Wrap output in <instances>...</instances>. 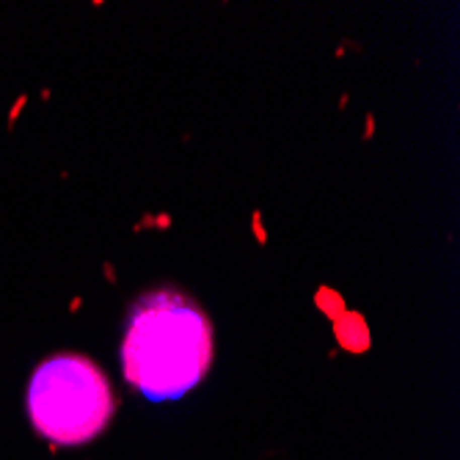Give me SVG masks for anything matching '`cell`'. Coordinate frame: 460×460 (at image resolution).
<instances>
[{
    "instance_id": "obj_1",
    "label": "cell",
    "mask_w": 460,
    "mask_h": 460,
    "mask_svg": "<svg viewBox=\"0 0 460 460\" xmlns=\"http://www.w3.org/2000/svg\"><path fill=\"white\" fill-rule=\"evenodd\" d=\"M207 311L176 287H157L129 303L121 367L129 386L152 403L179 400L204 380L212 364Z\"/></svg>"
},
{
    "instance_id": "obj_2",
    "label": "cell",
    "mask_w": 460,
    "mask_h": 460,
    "mask_svg": "<svg viewBox=\"0 0 460 460\" xmlns=\"http://www.w3.org/2000/svg\"><path fill=\"white\" fill-rule=\"evenodd\" d=\"M25 405L39 435L58 446H78L108 427L116 397L94 358L55 353L33 369Z\"/></svg>"
}]
</instances>
